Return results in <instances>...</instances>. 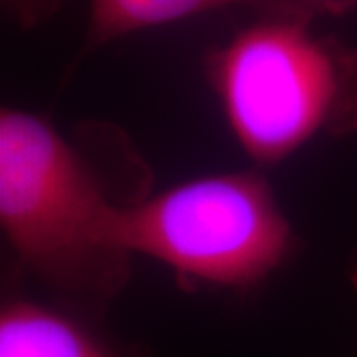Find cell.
Instances as JSON below:
<instances>
[{
	"instance_id": "cell-1",
	"label": "cell",
	"mask_w": 357,
	"mask_h": 357,
	"mask_svg": "<svg viewBox=\"0 0 357 357\" xmlns=\"http://www.w3.org/2000/svg\"><path fill=\"white\" fill-rule=\"evenodd\" d=\"M128 201L50 119L0 105V234L54 300L98 318L126 286L117 225Z\"/></svg>"
},
{
	"instance_id": "cell-2",
	"label": "cell",
	"mask_w": 357,
	"mask_h": 357,
	"mask_svg": "<svg viewBox=\"0 0 357 357\" xmlns=\"http://www.w3.org/2000/svg\"><path fill=\"white\" fill-rule=\"evenodd\" d=\"M206 72L232 139L258 167L357 128V50L319 34L312 18L268 14L244 26Z\"/></svg>"
},
{
	"instance_id": "cell-3",
	"label": "cell",
	"mask_w": 357,
	"mask_h": 357,
	"mask_svg": "<svg viewBox=\"0 0 357 357\" xmlns=\"http://www.w3.org/2000/svg\"><path fill=\"white\" fill-rule=\"evenodd\" d=\"M119 244L183 280L250 288L292 256L294 229L258 171H222L133 197L119 211Z\"/></svg>"
},
{
	"instance_id": "cell-4",
	"label": "cell",
	"mask_w": 357,
	"mask_h": 357,
	"mask_svg": "<svg viewBox=\"0 0 357 357\" xmlns=\"http://www.w3.org/2000/svg\"><path fill=\"white\" fill-rule=\"evenodd\" d=\"M0 357H128L96 316L60 300L0 298Z\"/></svg>"
},
{
	"instance_id": "cell-5",
	"label": "cell",
	"mask_w": 357,
	"mask_h": 357,
	"mask_svg": "<svg viewBox=\"0 0 357 357\" xmlns=\"http://www.w3.org/2000/svg\"><path fill=\"white\" fill-rule=\"evenodd\" d=\"M243 4L258 6L268 13V0H89L86 50L102 48L137 32Z\"/></svg>"
},
{
	"instance_id": "cell-6",
	"label": "cell",
	"mask_w": 357,
	"mask_h": 357,
	"mask_svg": "<svg viewBox=\"0 0 357 357\" xmlns=\"http://www.w3.org/2000/svg\"><path fill=\"white\" fill-rule=\"evenodd\" d=\"M66 0H0V10L18 24L38 26L60 10Z\"/></svg>"
},
{
	"instance_id": "cell-7",
	"label": "cell",
	"mask_w": 357,
	"mask_h": 357,
	"mask_svg": "<svg viewBox=\"0 0 357 357\" xmlns=\"http://www.w3.org/2000/svg\"><path fill=\"white\" fill-rule=\"evenodd\" d=\"M357 0H268V14H296L314 18L318 14H337L351 8Z\"/></svg>"
},
{
	"instance_id": "cell-8",
	"label": "cell",
	"mask_w": 357,
	"mask_h": 357,
	"mask_svg": "<svg viewBox=\"0 0 357 357\" xmlns=\"http://www.w3.org/2000/svg\"><path fill=\"white\" fill-rule=\"evenodd\" d=\"M351 282H354V286H356L357 290V258L356 262H354V268H351Z\"/></svg>"
}]
</instances>
